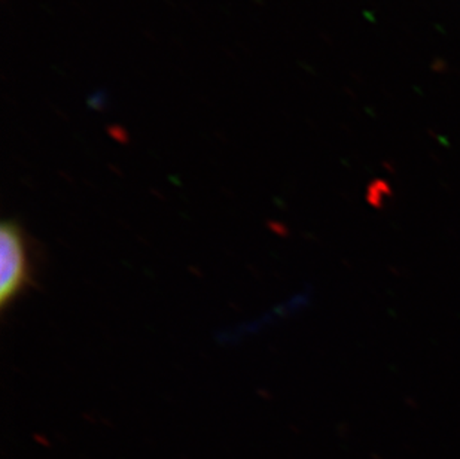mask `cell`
Returning <instances> with one entry per match:
<instances>
[{
	"mask_svg": "<svg viewBox=\"0 0 460 459\" xmlns=\"http://www.w3.org/2000/svg\"><path fill=\"white\" fill-rule=\"evenodd\" d=\"M31 281V260L20 227L4 222L0 230V303L6 306Z\"/></svg>",
	"mask_w": 460,
	"mask_h": 459,
	"instance_id": "cell-1",
	"label": "cell"
},
{
	"mask_svg": "<svg viewBox=\"0 0 460 459\" xmlns=\"http://www.w3.org/2000/svg\"><path fill=\"white\" fill-rule=\"evenodd\" d=\"M87 104L94 111H104L108 106V93L104 90H97L87 99Z\"/></svg>",
	"mask_w": 460,
	"mask_h": 459,
	"instance_id": "cell-2",
	"label": "cell"
},
{
	"mask_svg": "<svg viewBox=\"0 0 460 459\" xmlns=\"http://www.w3.org/2000/svg\"><path fill=\"white\" fill-rule=\"evenodd\" d=\"M109 135L112 136L118 142L126 143L128 140V135H127L126 129L121 126H109Z\"/></svg>",
	"mask_w": 460,
	"mask_h": 459,
	"instance_id": "cell-3",
	"label": "cell"
}]
</instances>
